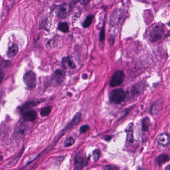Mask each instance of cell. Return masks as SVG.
I'll return each mask as SVG.
<instances>
[{
  "label": "cell",
  "instance_id": "33",
  "mask_svg": "<svg viewBox=\"0 0 170 170\" xmlns=\"http://www.w3.org/2000/svg\"><path fill=\"white\" fill-rule=\"evenodd\" d=\"M2 157L1 155V153H0V159H1Z\"/></svg>",
  "mask_w": 170,
  "mask_h": 170
},
{
  "label": "cell",
  "instance_id": "6",
  "mask_svg": "<svg viewBox=\"0 0 170 170\" xmlns=\"http://www.w3.org/2000/svg\"><path fill=\"white\" fill-rule=\"evenodd\" d=\"M125 78V74L122 71H118L115 72L111 79L109 85L112 87L119 86L122 84Z\"/></svg>",
  "mask_w": 170,
  "mask_h": 170
},
{
  "label": "cell",
  "instance_id": "18",
  "mask_svg": "<svg viewBox=\"0 0 170 170\" xmlns=\"http://www.w3.org/2000/svg\"><path fill=\"white\" fill-rule=\"evenodd\" d=\"M94 15H89L87 16L86 18L85 19L84 23L83 24V27L84 28H88L90 26V24H92V22L93 20Z\"/></svg>",
  "mask_w": 170,
  "mask_h": 170
},
{
  "label": "cell",
  "instance_id": "15",
  "mask_svg": "<svg viewBox=\"0 0 170 170\" xmlns=\"http://www.w3.org/2000/svg\"><path fill=\"white\" fill-rule=\"evenodd\" d=\"M18 52H19V47H18V45L16 44H14L9 49L7 56L9 58H12L16 55Z\"/></svg>",
  "mask_w": 170,
  "mask_h": 170
},
{
  "label": "cell",
  "instance_id": "32",
  "mask_svg": "<svg viewBox=\"0 0 170 170\" xmlns=\"http://www.w3.org/2000/svg\"><path fill=\"white\" fill-rule=\"evenodd\" d=\"M168 25V26H170V21L169 22H168V23H167Z\"/></svg>",
  "mask_w": 170,
  "mask_h": 170
},
{
  "label": "cell",
  "instance_id": "3",
  "mask_svg": "<svg viewBox=\"0 0 170 170\" xmlns=\"http://www.w3.org/2000/svg\"><path fill=\"white\" fill-rule=\"evenodd\" d=\"M71 11L70 6L67 3H64L57 6L55 12L57 18L61 19L67 18Z\"/></svg>",
  "mask_w": 170,
  "mask_h": 170
},
{
  "label": "cell",
  "instance_id": "11",
  "mask_svg": "<svg viewBox=\"0 0 170 170\" xmlns=\"http://www.w3.org/2000/svg\"><path fill=\"white\" fill-rule=\"evenodd\" d=\"M61 63L63 67L66 69H74L76 68L74 62L70 56L64 57L62 58Z\"/></svg>",
  "mask_w": 170,
  "mask_h": 170
},
{
  "label": "cell",
  "instance_id": "12",
  "mask_svg": "<svg viewBox=\"0 0 170 170\" xmlns=\"http://www.w3.org/2000/svg\"><path fill=\"white\" fill-rule=\"evenodd\" d=\"M122 17V11H119L118 9L114 11L111 16V20H110L111 24L112 26L118 24L119 22L121 20Z\"/></svg>",
  "mask_w": 170,
  "mask_h": 170
},
{
  "label": "cell",
  "instance_id": "16",
  "mask_svg": "<svg viewBox=\"0 0 170 170\" xmlns=\"http://www.w3.org/2000/svg\"><path fill=\"white\" fill-rule=\"evenodd\" d=\"M151 125L150 119L148 117L146 116L143 119L142 121V130L143 132H146L148 131L149 128Z\"/></svg>",
  "mask_w": 170,
  "mask_h": 170
},
{
  "label": "cell",
  "instance_id": "20",
  "mask_svg": "<svg viewBox=\"0 0 170 170\" xmlns=\"http://www.w3.org/2000/svg\"><path fill=\"white\" fill-rule=\"evenodd\" d=\"M75 143V140L73 138H67L64 142V146L65 147H70Z\"/></svg>",
  "mask_w": 170,
  "mask_h": 170
},
{
  "label": "cell",
  "instance_id": "8",
  "mask_svg": "<svg viewBox=\"0 0 170 170\" xmlns=\"http://www.w3.org/2000/svg\"><path fill=\"white\" fill-rule=\"evenodd\" d=\"M42 100H37V101H30L25 103L24 104L22 105V107L19 108L21 113H23L27 112V111H30V109L38 105V104H41L42 102Z\"/></svg>",
  "mask_w": 170,
  "mask_h": 170
},
{
  "label": "cell",
  "instance_id": "26",
  "mask_svg": "<svg viewBox=\"0 0 170 170\" xmlns=\"http://www.w3.org/2000/svg\"><path fill=\"white\" fill-rule=\"evenodd\" d=\"M90 0H79L80 3L83 5H86L90 2Z\"/></svg>",
  "mask_w": 170,
  "mask_h": 170
},
{
  "label": "cell",
  "instance_id": "2",
  "mask_svg": "<svg viewBox=\"0 0 170 170\" xmlns=\"http://www.w3.org/2000/svg\"><path fill=\"white\" fill-rule=\"evenodd\" d=\"M126 97V93L122 89L113 90L109 94L110 101L116 104L122 103Z\"/></svg>",
  "mask_w": 170,
  "mask_h": 170
},
{
  "label": "cell",
  "instance_id": "19",
  "mask_svg": "<svg viewBox=\"0 0 170 170\" xmlns=\"http://www.w3.org/2000/svg\"><path fill=\"white\" fill-rule=\"evenodd\" d=\"M52 109V107L51 106H47L42 108L41 111V116L43 117L48 116L50 112H51Z\"/></svg>",
  "mask_w": 170,
  "mask_h": 170
},
{
  "label": "cell",
  "instance_id": "14",
  "mask_svg": "<svg viewBox=\"0 0 170 170\" xmlns=\"http://www.w3.org/2000/svg\"><path fill=\"white\" fill-rule=\"evenodd\" d=\"M170 160V156L168 154L162 153V154H160L157 157L155 161L158 166L161 167L164 165V164L168 162Z\"/></svg>",
  "mask_w": 170,
  "mask_h": 170
},
{
  "label": "cell",
  "instance_id": "13",
  "mask_svg": "<svg viewBox=\"0 0 170 170\" xmlns=\"http://www.w3.org/2000/svg\"><path fill=\"white\" fill-rule=\"evenodd\" d=\"M24 122H34L37 119V112L34 110H30L23 113Z\"/></svg>",
  "mask_w": 170,
  "mask_h": 170
},
{
  "label": "cell",
  "instance_id": "22",
  "mask_svg": "<svg viewBox=\"0 0 170 170\" xmlns=\"http://www.w3.org/2000/svg\"><path fill=\"white\" fill-rule=\"evenodd\" d=\"M99 39H100V41L102 43H103L105 40V28H104V26H103L101 30L100 31V34H99Z\"/></svg>",
  "mask_w": 170,
  "mask_h": 170
},
{
  "label": "cell",
  "instance_id": "31",
  "mask_svg": "<svg viewBox=\"0 0 170 170\" xmlns=\"http://www.w3.org/2000/svg\"><path fill=\"white\" fill-rule=\"evenodd\" d=\"M137 170H144V169H142V168H141L138 167V168Z\"/></svg>",
  "mask_w": 170,
  "mask_h": 170
},
{
  "label": "cell",
  "instance_id": "28",
  "mask_svg": "<svg viewBox=\"0 0 170 170\" xmlns=\"http://www.w3.org/2000/svg\"><path fill=\"white\" fill-rule=\"evenodd\" d=\"M4 77V73L3 72H0V83L3 81Z\"/></svg>",
  "mask_w": 170,
  "mask_h": 170
},
{
  "label": "cell",
  "instance_id": "30",
  "mask_svg": "<svg viewBox=\"0 0 170 170\" xmlns=\"http://www.w3.org/2000/svg\"><path fill=\"white\" fill-rule=\"evenodd\" d=\"M165 170H170V164L166 166L165 168Z\"/></svg>",
  "mask_w": 170,
  "mask_h": 170
},
{
  "label": "cell",
  "instance_id": "21",
  "mask_svg": "<svg viewBox=\"0 0 170 170\" xmlns=\"http://www.w3.org/2000/svg\"><path fill=\"white\" fill-rule=\"evenodd\" d=\"M93 159L94 162L97 161L101 156V152L99 149H96L93 152Z\"/></svg>",
  "mask_w": 170,
  "mask_h": 170
},
{
  "label": "cell",
  "instance_id": "23",
  "mask_svg": "<svg viewBox=\"0 0 170 170\" xmlns=\"http://www.w3.org/2000/svg\"><path fill=\"white\" fill-rule=\"evenodd\" d=\"M127 140L131 143H133V131L131 130H129L127 131Z\"/></svg>",
  "mask_w": 170,
  "mask_h": 170
},
{
  "label": "cell",
  "instance_id": "4",
  "mask_svg": "<svg viewBox=\"0 0 170 170\" xmlns=\"http://www.w3.org/2000/svg\"><path fill=\"white\" fill-rule=\"evenodd\" d=\"M88 164L86 156L81 152L76 156L74 161V170H82L83 168Z\"/></svg>",
  "mask_w": 170,
  "mask_h": 170
},
{
  "label": "cell",
  "instance_id": "29",
  "mask_svg": "<svg viewBox=\"0 0 170 170\" xmlns=\"http://www.w3.org/2000/svg\"><path fill=\"white\" fill-rule=\"evenodd\" d=\"M83 78L84 79H86L88 78V75L86 74H84L82 75Z\"/></svg>",
  "mask_w": 170,
  "mask_h": 170
},
{
  "label": "cell",
  "instance_id": "10",
  "mask_svg": "<svg viewBox=\"0 0 170 170\" xmlns=\"http://www.w3.org/2000/svg\"><path fill=\"white\" fill-rule=\"evenodd\" d=\"M157 142L161 146H168L170 144V135L167 133L160 134L157 138Z\"/></svg>",
  "mask_w": 170,
  "mask_h": 170
},
{
  "label": "cell",
  "instance_id": "7",
  "mask_svg": "<svg viewBox=\"0 0 170 170\" xmlns=\"http://www.w3.org/2000/svg\"><path fill=\"white\" fill-rule=\"evenodd\" d=\"M65 73L61 69H57L53 75L52 82L54 85H60L65 79Z\"/></svg>",
  "mask_w": 170,
  "mask_h": 170
},
{
  "label": "cell",
  "instance_id": "9",
  "mask_svg": "<svg viewBox=\"0 0 170 170\" xmlns=\"http://www.w3.org/2000/svg\"><path fill=\"white\" fill-rule=\"evenodd\" d=\"M81 119H82V113L80 112L76 113L74 116L73 119H72L71 121L66 126L63 131L66 132V131L74 127L76 125H77L80 122Z\"/></svg>",
  "mask_w": 170,
  "mask_h": 170
},
{
  "label": "cell",
  "instance_id": "17",
  "mask_svg": "<svg viewBox=\"0 0 170 170\" xmlns=\"http://www.w3.org/2000/svg\"><path fill=\"white\" fill-rule=\"evenodd\" d=\"M58 29L62 33H67L68 31H69V26L66 22L60 23L58 24Z\"/></svg>",
  "mask_w": 170,
  "mask_h": 170
},
{
  "label": "cell",
  "instance_id": "24",
  "mask_svg": "<svg viewBox=\"0 0 170 170\" xmlns=\"http://www.w3.org/2000/svg\"><path fill=\"white\" fill-rule=\"evenodd\" d=\"M102 170H119V168L113 165H105L102 168Z\"/></svg>",
  "mask_w": 170,
  "mask_h": 170
},
{
  "label": "cell",
  "instance_id": "27",
  "mask_svg": "<svg viewBox=\"0 0 170 170\" xmlns=\"http://www.w3.org/2000/svg\"><path fill=\"white\" fill-rule=\"evenodd\" d=\"M104 139L107 141H109L112 139V136L110 135H106L104 137Z\"/></svg>",
  "mask_w": 170,
  "mask_h": 170
},
{
  "label": "cell",
  "instance_id": "1",
  "mask_svg": "<svg viewBox=\"0 0 170 170\" xmlns=\"http://www.w3.org/2000/svg\"><path fill=\"white\" fill-rule=\"evenodd\" d=\"M165 31L164 26L161 23H156L150 28L149 37L151 42H156L163 37Z\"/></svg>",
  "mask_w": 170,
  "mask_h": 170
},
{
  "label": "cell",
  "instance_id": "25",
  "mask_svg": "<svg viewBox=\"0 0 170 170\" xmlns=\"http://www.w3.org/2000/svg\"><path fill=\"white\" fill-rule=\"evenodd\" d=\"M90 126H89L87 125V124H85V125H83V126H82L80 128V129H79V132H80V134H84L85 133V132H86L87 131L89 130V129Z\"/></svg>",
  "mask_w": 170,
  "mask_h": 170
},
{
  "label": "cell",
  "instance_id": "5",
  "mask_svg": "<svg viewBox=\"0 0 170 170\" xmlns=\"http://www.w3.org/2000/svg\"><path fill=\"white\" fill-rule=\"evenodd\" d=\"M23 81L28 88H35L37 85V78L34 72L31 71L27 72L23 76Z\"/></svg>",
  "mask_w": 170,
  "mask_h": 170
}]
</instances>
